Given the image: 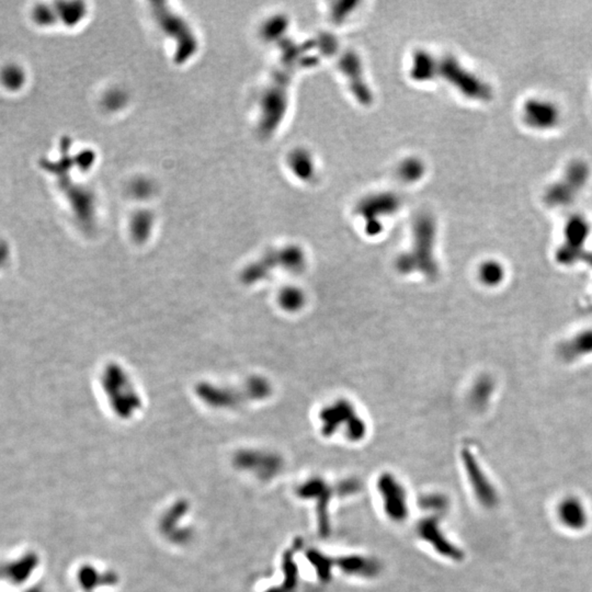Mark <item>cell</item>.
Segmentation results:
<instances>
[{
	"label": "cell",
	"instance_id": "cell-4",
	"mask_svg": "<svg viewBox=\"0 0 592 592\" xmlns=\"http://www.w3.org/2000/svg\"><path fill=\"white\" fill-rule=\"evenodd\" d=\"M283 302H284V306H287V308L296 310L304 303V295L301 291L291 289L290 291H287L283 294Z\"/></svg>",
	"mask_w": 592,
	"mask_h": 592
},
{
	"label": "cell",
	"instance_id": "cell-3",
	"mask_svg": "<svg viewBox=\"0 0 592 592\" xmlns=\"http://www.w3.org/2000/svg\"><path fill=\"white\" fill-rule=\"evenodd\" d=\"M480 279L486 284H496L503 277V272L499 266L495 264H487L483 266L480 272Z\"/></svg>",
	"mask_w": 592,
	"mask_h": 592
},
{
	"label": "cell",
	"instance_id": "cell-1",
	"mask_svg": "<svg viewBox=\"0 0 592 592\" xmlns=\"http://www.w3.org/2000/svg\"><path fill=\"white\" fill-rule=\"evenodd\" d=\"M319 419L323 423L321 429L324 434L328 436L338 431L337 429L344 425L347 426V434L349 438L354 440L361 438L365 432L363 420L358 417L354 406L347 400H338L333 403V405L327 406L321 411Z\"/></svg>",
	"mask_w": 592,
	"mask_h": 592
},
{
	"label": "cell",
	"instance_id": "cell-2",
	"mask_svg": "<svg viewBox=\"0 0 592 592\" xmlns=\"http://www.w3.org/2000/svg\"><path fill=\"white\" fill-rule=\"evenodd\" d=\"M381 488H383V492H385V499H386V510L390 513L394 519H402L404 513H405V503H404L403 490L398 488L397 485L395 484L394 480H381Z\"/></svg>",
	"mask_w": 592,
	"mask_h": 592
}]
</instances>
